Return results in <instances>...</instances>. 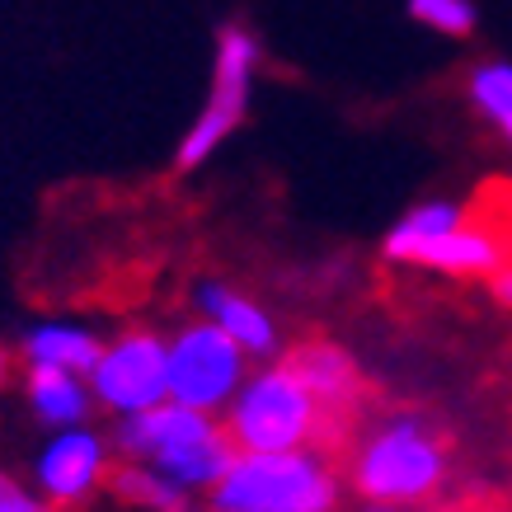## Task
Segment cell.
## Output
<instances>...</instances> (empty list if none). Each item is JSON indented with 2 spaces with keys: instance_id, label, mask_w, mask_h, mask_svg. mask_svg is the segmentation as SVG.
Listing matches in <instances>:
<instances>
[{
  "instance_id": "obj_14",
  "label": "cell",
  "mask_w": 512,
  "mask_h": 512,
  "mask_svg": "<svg viewBox=\"0 0 512 512\" xmlns=\"http://www.w3.org/2000/svg\"><path fill=\"white\" fill-rule=\"evenodd\" d=\"M109 494L137 512H198V494L179 489L174 480H165L160 470L141 466V461H118L113 466Z\"/></svg>"
},
{
  "instance_id": "obj_20",
  "label": "cell",
  "mask_w": 512,
  "mask_h": 512,
  "mask_svg": "<svg viewBox=\"0 0 512 512\" xmlns=\"http://www.w3.org/2000/svg\"><path fill=\"white\" fill-rule=\"evenodd\" d=\"M362 512H409L400 503H376V498H362Z\"/></svg>"
},
{
  "instance_id": "obj_11",
  "label": "cell",
  "mask_w": 512,
  "mask_h": 512,
  "mask_svg": "<svg viewBox=\"0 0 512 512\" xmlns=\"http://www.w3.org/2000/svg\"><path fill=\"white\" fill-rule=\"evenodd\" d=\"M193 311L202 320H212L217 329H226L245 348V357H278V343H282L278 320L268 315V306H259L254 296L231 287V282L221 278L193 282Z\"/></svg>"
},
{
  "instance_id": "obj_21",
  "label": "cell",
  "mask_w": 512,
  "mask_h": 512,
  "mask_svg": "<svg viewBox=\"0 0 512 512\" xmlns=\"http://www.w3.org/2000/svg\"><path fill=\"white\" fill-rule=\"evenodd\" d=\"M489 512H512V508H489Z\"/></svg>"
},
{
  "instance_id": "obj_4",
  "label": "cell",
  "mask_w": 512,
  "mask_h": 512,
  "mask_svg": "<svg viewBox=\"0 0 512 512\" xmlns=\"http://www.w3.org/2000/svg\"><path fill=\"white\" fill-rule=\"evenodd\" d=\"M221 423H226L235 451H325V414L282 357L240 381L231 404L221 409Z\"/></svg>"
},
{
  "instance_id": "obj_8",
  "label": "cell",
  "mask_w": 512,
  "mask_h": 512,
  "mask_svg": "<svg viewBox=\"0 0 512 512\" xmlns=\"http://www.w3.org/2000/svg\"><path fill=\"white\" fill-rule=\"evenodd\" d=\"M118 466L113 437L99 433L94 423H76V428H52L38 442L29 461V484L62 512H76L85 503L109 489V475Z\"/></svg>"
},
{
  "instance_id": "obj_1",
  "label": "cell",
  "mask_w": 512,
  "mask_h": 512,
  "mask_svg": "<svg viewBox=\"0 0 512 512\" xmlns=\"http://www.w3.org/2000/svg\"><path fill=\"white\" fill-rule=\"evenodd\" d=\"M113 451L118 461H141L160 470L188 494H202L226 475L235 456V442L217 414L188 409L179 400H165L156 409H141L127 419H113Z\"/></svg>"
},
{
  "instance_id": "obj_19",
  "label": "cell",
  "mask_w": 512,
  "mask_h": 512,
  "mask_svg": "<svg viewBox=\"0 0 512 512\" xmlns=\"http://www.w3.org/2000/svg\"><path fill=\"white\" fill-rule=\"evenodd\" d=\"M15 367H19L15 348H10V343H0V395L10 390V376H15Z\"/></svg>"
},
{
  "instance_id": "obj_5",
  "label": "cell",
  "mask_w": 512,
  "mask_h": 512,
  "mask_svg": "<svg viewBox=\"0 0 512 512\" xmlns=\"http://www.w3.org/2000/svg\"><path fill=\"white\" fill-rule=\"evenodd\" d=\"M264 62V47L245 24H221L217 33V57H212V90L207 104L198 109V118L188 123V132L174 146V170L188 174L207 165L221 146L231 141V132L245 123L249 113V94H254V76Z\"/></svg>"
},
{
  "instance_id": "obj_15",
  "label": "cell",
  "mask_w": 512,
  "mask_h": 512,
  "mask_svg": "<svg viewBox=\"0 0 512 512\" xmlns=\"http://www.w3.org/2000/svg\"><path fill=\"white\" fill-rule=\"evenodd\" d=\"M470 104L512 141V62H484L470 71Z\"/></svg>"
},
{
  "instance_id": "obj_10",
  "label": "cell",
  "mask_w": 512,
  "mask_h": 512,
  "mask_svg": "<svg viewBox=\"0 0 512 512\" xmlns=\"http://www.w3.org/2000/svg\"><path fill=\"white\" fill-rule=\"evenodd\" d=\"M282 362L301 376V386L311 390L320 414H325V451L339 447L348 428H353L357 409H362V395H367V381L357 372V362L348 357V348L329 339H306L296 343Z\"/></svg>"
},
{
  "instance_id": "obj_16",
  "label": "cell",
  "mask_w": 512,
  "mask_h": 512,
  "mask_svg": "<svg viewBox=\"0 0 512 512\" xmlns=\"http://www.w3.org/2000/svg\"><path fill=\"white\" fill-rule=\"evenodd\" d=\"M404 5L423 29L433 33H447V38H470L475 33V5L470 0H404Z\"/></svg>"
},
{
  "instance_id": "obj_7",
  "label": "cell",
  "mask_w": 512,
  "mask_h": 512,
  "mask_svg": "<svg viewBox=\"0 0 512 512\" xmlns=\"http://www.w3.org/2000/svg\"><path fill=\"white\" fill-rule=\"evenodd\" d=\"M165 353H170V400L202 414H221L249 376L245 348L202 315L165 334Z\"/></svg>"
},
{
  "instance_id": "obj_18",
  "label": "cell",
  "mask_w": 512,
  "mask_h": 512,
  "mask_svg": "<svg viewBox=\"0 0 512 512\" xmlns=\"http://www.w3.org/2000/svg\"><path fill=\"white\" fill-rule=\"evenodd\" d=\"M489 287H494L498 306H503V311H512V259H503V264L489 273Z\"/></svg>"
},
{
  "instance_id": "obj_3",
  "label": "cell",
  "mask_w": 512,
  "mask_h": 512,
  "mask_svg": "<svg viewBox=\"0 0 512 512\" xmlns=\"http://www.w3.org/2000/svg\"><path fill=\"white\" fill-rule=\"evenodd\" d=\"M447 442L423 414H390L362 433L353 451V466H348V480L362 498H376V503H400V508H414V503H428V498L447 484Z\"/></svg>"
},
{
  "instance_id": "obj_2",
  "label": "cell",
  "mask_w": 512,
  "mask_h": 512,
  "mask_svg": "<svg viewBox=\"0 0 512 512\" xmlns=\"http://www.w3.org/2000/svg\"><path fill=\"white\" fill-rule=\"evenodd\" d=\"M339 470L320 447L235 451L207 512H339Z\"/></svg>"
},
{
  "instance_id": "obj_9",
  "label": "cell",
  "mask_w": 512,
  "mask_h": 512,
  "mask_svg": "<svg viewBox=\"0 0 512 512\" xmlns=\"http://www.w3.org/2000/svg\"><path fill=\"white\" fill-rule=\"evenodd\" d=\"M386 259L395 264H419L433 268V273H447V278H489L508 254V235L503 226L480 217V207H466L456 226L433 235H409V240H386Z\"/></svg>"
},
{
  "instance_id": "obj_12",
  "label": "cell",
  "mask_w": 512,
  "mask_h": 512,
  "mask_svg": "<svg viewBox=\"0 0 512 512\" xmlns=\"http://www.w3.org/2000/svg\"><path fill=\"white\" fill-rule=\"evenodd\" d=\"M99 348H104V334L85 320H66V315H43V320L19 329L15 339L19 367H57V372L76 376L90 372Z\"/></svg>"
},
{
  "instance_id": "obj_13",
  "label": "cell",
  "mask_w": 512,
  "mask_h": 512,
  "mask_svg": "<svg viewBox=\"0 0 512 512\" xmlns=\"http://www.w3.org/2000/svg\"><path fill=\"white\" fill-rule=\"evenodd\" d=\"M19 395H24V409L38 428H76V423H90L99 414V404L90 395V381L76 372H57V367H24L19 376Z\"/></svg>"
},
{
  "instance_id": "obj_17",
  "label": "cell",
  "mask_w": 512,
  "mask_h": 512,
  "mask_svg": "<svg viewBox=\"0 0 512 512\" xmlns=\"http://www.w3.org/2000/svg\"><path fill=\"white\" fill-rule=\"evenodd\" d=\"M0 512H62V508H52L29 480H19V475L0 466Z\"/></svg>"
},
{
  "instance_id": "obj_6",
  "label": "cell",
  "mask_w": 512,
  "mask_h": 512,
  "mask_svg": "<svg viewBox=\"0 0 512 512\" xmlns=\"http://www.w3.org/2000/svg\"><path fill=\"white\" fill-rule=\"evenodd\" d=\"M90 395L99 404V414L109 419H127L141 409H156L170 400V353H165V334L156 329H118L104 339L94 367L85 372Z\"/></svg>"
}]
</instances>
